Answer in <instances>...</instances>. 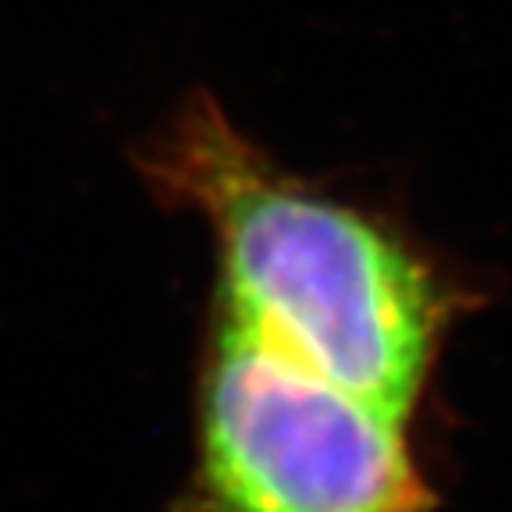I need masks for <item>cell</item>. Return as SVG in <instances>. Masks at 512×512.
Listing matches in <instances>:
<instances>
[{"instance_id": "obj_1", "label": "cell", "mask_w": 512, "mask_h": 512, "mask_svg": "<svg viewBox=\"0 0 512 512\" xmlns=\"http://www.w3.org/2000/svg\"><path fill=\"white\" fill-rule=\"evenodd\" d=\"M157 175L214 228L221 317L345 392L409 416L448 303L392 232L285 182L207 104L178 121Z\"/></svg>"}, {"instance_id": "obj_2", "label": "cell", "mask_w": 512, "mask_h": 512, "mask_svg": "<svg viewBox=\"0 0 512 512\" xmlns=\"http://www.w3.org/2000/svg\"><path fill=\"white\" fill-rule=\"evenodd\" d=\"M192 512H427L406 416L217 320L200 374Z\"/></svg>"}]
</instances>
